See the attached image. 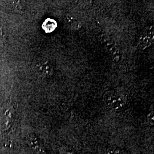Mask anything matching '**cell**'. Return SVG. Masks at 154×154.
Instances as JSON below:
<instances>
[{"instance_id": "6", "label": "cell", "mask_w": 154, "mask_h": 154, "mask_svg": "<svg viewBox=\"0 0 154 154\" xmlns=\"http://www.w3.org/2000/svg\"><path fill=\"white\" fill-rule=\"evenodd\" d=\"M101 42L102 44L104 45L105 47H106V48L111 47V48H113L112 41L107 35H102V36Z\"/></svg>"}, {"instance_id": "8", "label": "cell", "mask_w": 154, "mask_h": 154, "mask_svg": "<svg viewBox=\"0 0 154 154\" xmlns=\"http://www.w3.org/2000/svg\"><path fill=\"white\" fill-rule=\"evenodd\" d=\"M61 154H77L72 149L67 147L61 149Z\"/></svg>"}, {"instance_id": "5", "label": "cell", "mask_w": 154, "mask_h": 154, "mask_svg": "<svg viewBox=\"0 0 154 154\" xmlns=\"http://www.w3.org/2000/svg\"><path fill=\"white\" fill-rule=\"evenodd\" d=\"M107 154H129L126 150L117 147H110L106 151Z\"/></svg>"}, {"instance_id": "1", "label": "cell", "mask_w": 154, "mask_h": 154, "mask_svg": "<svg viewBox=\"0 0 154 154\" xmlns=\"http://www.w3.org/2000/svg\"><path fill=\"white\" fill-rule=\"evenodd\" d=\"M105 105L115 110H121L125 108L126 99L122 94L115 91H109L103 96Z\"/></svg>"}, {"instance_id": "3", "label": "cell", "mask_w": 154, "mask_h": 154, "mask_svg": "<svg viewBox=\"0 0 154 154\" xmlns=\"http://www.w3.org/2000/svg\"><path fill=\"white\" fill-rule=\"evenodd\" d=\"M28 143L30 147L36 152H41L42 146L39 139L35 135H30L28 138Z\"/></svg>"}, {"instance_id": "2", "label": "cell", "mask_w": 154, "mask_h": 154, "mask_svg": "<svg viewBox=\"0 0 154 154\" xmlns=\"http://www.w3.org/2000/svg\"><path fill=\"white\" fill-rule=\"evenodd\" d=\"M36 69L39 74L45 78L52 76L54 72V66L48 60H42L38 62L36 65Z\"/></svg>"}, {"instance_id": "7", "label": "cell", "mask_w": 154, "mask_h": 154, "mask_svg": "<svg viewBox=\"0 0 154 154\" xmlns=\"http://www.w3.org/2000/svg\"><path fill=\"white\" fill-rule=\"evenodd\" d=\"M147 120H148V122L150 125H152V126L154 125V118L153 109H152L151 111H150L149 112L148 116H147Z\"/></svg>"}, {"instance_id": "4", "label": "cell", "mask_w": 154, "mask_h": 154, "mask_svg": "<svg viewBox=\"0 0 154 154\" xmlns=\"http://www.w3.org/2000/svg\"><path fill=\"white\" fill-rule=\"evenodd\" d=\"M7 41V33L4 23L0 20V44L5 45Z\"/></svg>"}]
</instances>
